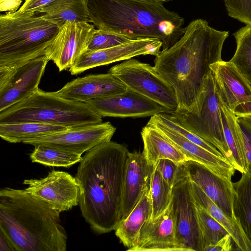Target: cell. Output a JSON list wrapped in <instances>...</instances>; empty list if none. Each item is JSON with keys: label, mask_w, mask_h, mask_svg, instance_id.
I'll return each mask as SVG.
<instances>
[{"label": "cell", "mask_w": 251, "mask_h": 251, "mask_svg": "<svg viewBox=\"0 0 251 251\" xmlns=\"http://www.w3.org/2000/svg\"><path fill=\"white\" fill-rule=\"evenodd\" d=\"M228 34L212 27L206 20L196 19L175 44L155 56L154 67L175 91L176 112H199L210 66L222 60V50Z\"/></svg>", "instance_id": "cell-1"}, {"label": "cell", "mask_w": 251, "mask_h": 251, "mask_svg": "<svg viewBox=\"0 0 251 251\" xmlns=\"http://www.w3.org/2000/svg\"><path fill=\"white\" fill-rule=\"evenodd\" d=\"M128 151L113 141L100 144L86 152L75 178L81 214L99 234L115 230L121 221L124 176Z\"/></svg>", "instance_id": "cell-2"}, {"label": "cell", "mask_w": 251, "mask_h": 251, "mask_svg": "<svg viewBox=\"0 0 251 251\" xmlns=\"http://www.w3.org/2000/svg\"><path fill=\"white\" fill-rule=\"evenodd\" d=\"M91 23L98 29L132 40L154 38L163 50L183 35L184 19L158 0H88Z\"/></svg>", "instance_id": "cell-3"}, {"label": "cell", "mask_w": 251, "mask_h": 251, "mask_svg": "<svg viewBox=\"0 0 251 251\" xmlns=\"http://www.w3.org/2000/svg\"><path fill=\"white\" fill-rule=\"evenodd\" d=\"M0 228L19 251H66L60 212L25 189L0 191Z\"/></svg>", "instance_id": "cell-4"}, {"label": "cell", "mask_w": 251, "mask_h": 251, "mask_svg": "<svg viewBox=\"0 0 251 251\" xmlns=\"http://www.w3.org/2000/svg\"><path fill=\"white\" fill-rule=\"evenodd\" d=\"M59 29L35 13L18 10L1 15L0 68L18 67L44 55Z\"/></svg>", "instance_id": "cell-5"}, {"label": "cell", "mask_w": 251, "mask_h": 251, "mask_svg": "<svg viewBox=\"0 0 251 251\" xmlns=\"http://www.w3.org/2000/svg\"><path fill=\"white\" fill-rule=\"evenodd\" d=\"M30 122L73 128L101 123L102 120L86 102L39 88L29 97L0 111V124Z\"/></svg>", "instance_id": "cell-6"}, {"label": "cell", "mask_w": 251, "mask_h": 251, "mask_svg": "<svg viewBox=\"0 0 251 251\" xmlns=\"http://www.w3.org/2000/svg\"><path fill=\"white\" fill-rule=\"evenodd\" d=\"M221 103L211 72L206 79L205 93L199 112L176 111L170 114L174 120L216 147L232 164L222 120Z\"/></svg>", "instance_id": "cell-7"}, {"label": "cell", "mask_w": 251, "mask_h": 251, "mask_svg": "<svg viewBox=\"0 0 251 251\" xmlns=\"http://www.w3.org/2000/svg\"><path fill=\"white\" fill-rule=\"evenodd\" d=\"M108 73L119 78L128 89L161 104L171 113L177 110L174 88L154 66L131 58L113 66Z\"/></svg>", "instance_id": "cell-8"}, {"label": "cell", "mask_w": 251, "mask_h": 251, "mask_svg": "<svg viewBox=\"0 0 251 251\" xmlns=\"http://www.w3.org/2000/svg\"><path fill=\"white\" fill-rule=\"evenodd\" d=\"M49 61L44 55L18 67L0 68V111L29 97L39 89Z\"/></svg>", "instance_id": "cell-9"}, {"label": "cell", "mask_w": 251, "mask_h": 251, "mask_svg": "<svg viewBox=\"0 0 251 251\" xmlns=\"http://www.w3.org/2000/svg\"><path fill=\"white\" fill-rule=\"evenodd\" d=\"M172 201L179 244L185 251H203V239L188 176L173 187Z\"/></svg>", "instance_id": "cell-10"}, {"label": "cell", "mask_w": 251, "mask_h": 251, "mask_svg": "<svg viewBox=\"0 0 251 251\" xmlns=\"http://www.w3.org/2000/svg\"><path fill=\"white\" fill-rule=\"evenodd\" d=\"M116 130L109 122L69 128L60 132L24 142L57 148L82 155L95 146L111 141Z\"/></svg>", "instance_id": "cell-11"}, {"label": "cell", "mask_w": 251, "mask_h": 251, "mask_svg": "<svg viewBox=\"0 0 251 251\" xmlns=\"http://www.w3.org/2000/svg\"><path fill=\"white\" fill-rule=\"evenodd\" d=\"M210 68L222 103L237 117H251V88L233 65L221 60Z\"/></svg>", "instance_id": "cell-12"}, {"label": "cell", "mask_w": 251, "mask_h": 251, "mask_svg": "<svg viewBox=\"0 0 251 251\" xmlns=\"http://www.w3.org/2000/svg\"><path fill=\"white\" fill-rule=\"evenodd\" d=\"M25 189L59 212L68 211L78 204L80 191L75 177L59 171L50 172L45 177L25 179Z\"/></svg>", "instance_id": "cell-13"}, {"label": "cell", "mask_w": 251, "mask_h": 251, "mask_svg": "<svg viewBox=\"0 0 251 251\" xmlns=\"http://www.w3.org/2000/svg\"><path fill=\"white\" fill-rule=\"evenodd\" d=\"M95 29V25L88 23L66 22L59 27L45 55L53 62L60 71L70 69L86 50Z\"/></svg>", "instance_id": "cell-14"}, {"label": "cell", "mask_w": 251, "mask_h": 251, "mask_svg": "<svg viewBox=\"0 0 251 251\" xmlns=\"http://www.w3.org/2000/svg\"><path fill=\"white\" fill-rule=\"evenodd\" d=\"M162 43L154 38L134 40L112 48L100 50H86L69 69L72 75H76L95 67L132 58L139 55L157 56Z\"/></svg>", "instance_id": "cell-15"}, {"label": "cell", "mask_w": 251, "mask_h": 251, "mask_svg": "<svg viewBox=\"0 0 251 251\" xmlns=\"http://www.w3.org/2000/svg\"><path fill=\"white\" fill-rule=\"evenodd\" d=\"M85 102L102 117L139 118L163 113H171L164 106L128 88L122 94Z\"/></svg>", "instance_id": "cell-16"}, {"label": "cell", "mask_w": 251, "mask_h": 251, "mask_svg": "<svg viewBox=\"0 0 251 251\" xmlns=\"http://www.w3.org/2000/svg\"><path fill=\"white\" fill-rule=\"evenodd\" d=\"M127 251H185L176 238L172 201L162 214L144 223L136 244Z\"/></svg>", "instance_id": "cell-17"}, {"label": "cell", "mask_w": 251, "mask_h": 251, "mask_svg": "<svg viewBox=\"0 0 251 251\" xmlns=\"http://www.w3.org/2000/svg\"><path fill=\"white\" fill-rule=\"evenodd\" d=\"M153 169L143 152L128 151L124 176L121 221L127 217L143 195L150 191Z\"/></svg>", "instance_id": "cell-18"}, {"label": "cell", "mask_w": 251, "mask_h": 251, "mask_svg": "<svg viewBox=\"0 0 251 251\" xmlns=\"http://www.w3.org/2000/svg\"><path fill=\"white\" fill-rule=\"evenodd\" d=\"M127 90L119 78L107 73L77 78L68 82L55 93L66 99L85 102L93 99L120 95Z\"/></svg>", "instance_id": "cell-19"}, {"label": "cell", "mask_w": 251, "mask_h": 251, "mask_svg": "<svg viewBox=\"0 0 251 251\" xmlns=\"http://www.w3.org/2000/svg\"><path fill=\"white\" fill-rule=\"evenodd\" d=\"M186 166L190 180L197 184L226 215L236 219L233 210V185L231 180L193 160H187Z\"/></svg>", "instance_id": "cell-20"}, {"label": "cell", "mask_w": 251, "mask_h": 251, "mask_svg": "<svg viewBox=\"0 0 251 251\" xmlns=\"http://www.w3.org/2000/svg\"><path fill=\"white\" fill-rule=\"evenodd\" d=\"M161 131L185 155L188 160L199 162L217 175L231 180L235 169L225 158L218 156L180 135L158 122L153 116L147 123Z\"/></svg>", "instance_id": "cell-21"}, {"label": "cell", "mask_w": 251, "mask_h": 251, "mask_svg": "<svg viewBox=\"0 0 251 251\" xmlns=\"http://www.w3.org/2000/svg\"><path fill=\"white\" fill-rule=\"evenodd\" d=\"M141 135L144 144L143 152L151 165L154 166L161 159L177 163L188 160L180 150L155 127L147 124L142 128Z\"/></svg>", "instance_id": "cell-22"}, {"label": "cell", "mask_w": 251, "mask_h": 251, "mask_svg": "<svg viewBox=\"0 0 251 251\" xmlns=\"http://www.w3.org/2000/svg\"><path fill=\"white\" fill-rule=\"evenodd\" d=\"M152 208L150 191L146 192L127 216L120 222L115 234L121 242L131 249L136 244L140 230L144 223L151 218Z\"/></svg>", "instance_id": "cell-23"}, {"label": "cell", "mask_w": 251, "mask_h": 251, "mask_svg": "<svg viewBox=\"0 0 251 251\" xmlns=\"http://www.w3.org/2000/svg\"><path fill=\"white\" fill-rule=\"evenodd\" d=\"M190 182L195 201L226 228L237 248V250L251 251V243L237 220L226 215L197 184L191 181Z\"/></svg>", "instance_id": "cell-24"}, {"label": "cell", "mask_w": 251, "mask_h": 251, "mask_svg": "<svg viewBox=\"0 0 251 251\" xmlns=\"http://www.w3.org/2000/svg\"><path fill=\"white\" fill-rule=\"evenodd\" d=\"M221 117L225 139L232 158V166L242 174L246 173L249 170V165L240 127L236 115L222 102Z\"/></svg>", "instance_id": "cell-25"}, {"label": "cell", "mask_w": 251, "mask_h": 251, "mask_svg": "<svg viewBox=\"0 0 251 251\" xmlns=\"http://www.w3.org/2000/svg\"><path fill=\"white\" fill-rule=\"evenodd\" d=\"M68 128L65 126L32 122L0 124V136L9 143H24Z\"/></svg>", "instance_id": "cell-26"}, {"label": "cell", "mask_w": 251, "mask_h": 251, "mask_svg": "<svg viewBox=\"0 0 251 251\" xmlns=\"http://www.w3.org/2000/svg\"><path fill=\"white\" fill-rule=\"evenodd\" d=\"M233 185L234 215L251 243V167Z\"/></svg>", "instance_id": "cell-27"}, {"label": "cell", "mask_w": 251, "mask_h": 251, "mask_svg": "<svg viewBox=\"0 0 251 251\" xmlns=\"http://www.w3.org/2000/svg\"><path fill=\"white\" fill-rule=\"evenodd\" d=\"M88 0H70L49 9L41 16L56 24L59 27L68 21L91 22Z\"/></svg>", "instance_id": "cell-28"}, {"label": "cell", "mask_w": 251, "mask_h": 251, "mask_svg": "<svg viewBox=\"0 0 251 251\" xmlns=\"http://www.w3.org/2000/svg\"><path fill=\"white\" fill-rule=\"evenodd\" d=\"M237 47L229 61L251 88V25H246L233 33Z\"/></svg>", "instance_id": "cell-29"}, {"label": "cell", "mask_w": 251, "mask_h": 251, "mask_svg": "<svg viewBox=\"0 0 251 251\" xmlns=\"http://www.w3.org/2000/svg\"><path fill=\"white\" fill-rule=\"evenodd\" d=\"M30 155L32 162L45 166L69 168L80 162L81 155L42 145L34 147Z\"/></svg>", "instance_id": "cell-30"}, {"label": "cell", "mask_w": 251, "mask_h": 251, "mask_svg": "<svg viewBox=\"0 0 251 251\" xmlns=\"http://www.w3.org/2000/svg\"><path fill=\"white\" fill-rule=\"evenodd\" d=\"M172 189L154 166L150 188L151 220L155 219L168 208L172 199Z\"/></svg>", "instance_id": "cell-31"}, {"label": "cell", "mask_w": 251, "mask_h": 251, "mask_svg": "<svg viewBox=\"0 0 251 251\" xmlns=\"http://www.w3.org/2000/svg\"><path fill=\"white\" fill-rule=\"evenodd\" d=\"M195 204L204 248L207 245L215 244L225 235L229 234L221 224L196 201Z\"/></svg>", "instance_id": "cell-32"}, {"label": "cell", "mask_w": 251, "mask_h": 251, "mask_svg": "<svg viewBox=\"0 0 251 251\" xmlns=\"http://www.w3.org/2000/svg\"><path fill=\"white\" fill-rule=\"evenodd\" d=\"M152 116L163 125L189 141L218 156L224 157L222 153L216 147L174 120L170 113H160Z\"/></svg>", "instance_id": "cell-33"}, {"label": "cell", "mask_w": 251, "mask_h": 251, "mask_svg": "<svg viewBox=\"0 0 251 251\" xmlns=\"http://www.w3.org/2000/svg\"><path fill=\"white\" fill-rule=\"evenodd\" d=\"M134 40L117 33L95 29L87 46L86 50H100L112 48Z\"/></svg>", "instance_id": "cell-34"}, {"label": "cell", "mask_w": 251, "mask_h": 251, "mask_svg": "<svg viewBox=\"0 0 251 251\" xmlns=\"http://www.w3.org/2000/svg\"><path fill=\"white\" fill-rule=\"evenodd\" d=\"M154 166L163 178L172 187L187 176L186 162L177 163L170 159H161Z\"/></svg>", "instance_id": "cell-35"}, {"label": "cell", "mask_w": 251, "mask_h": 251, "mask_svg": "<svg viewBox=\"0 0 251 251\" xmlns=\"http://www.w3.org/2000/svg\"><path fill=\"white\" fill-rule=\"evenodd\" d=\"M228 15L251 25V0H224Z\"/></svg>", "instance_id": "cell-36"}, {"label": "cell", "mask_w": 251, "mask_h": 251, "mask_svg": "<svg viewBox=\"0 0 251 251\" xmlns=\"http://www.w3.org/2000/svg\"><path fill=\"white\" fill-rule=\"evenodd\" d=\"M69 0H25L19 10L44 14L50 8Z\"/></svg>", "instance_id": "cell-37"}, {"label": "cell", "mask_w": 251, "mask_h": 251, "mask_svg": "<svg viewBox=\"0 0 251 251\" xmlns=\"http://www.w3.org/2000/svg\"><path fill=\"white\" fill-rule=\"evenodd\" d=\"M237 121L242 133L245 153L249 167H251V117H237Z\"/></svg>", "instance_id": "cell-38"}, {"label": "cell", "mask_w": 251, "mask_h": 251, "mask_svg": "<svg viewBox=\"0 0 251 251\" xmlns=\"http://www.w3.org/2000/svg\"><path fill=\"white\" fill-rule=\"evenodd\" d=\"M233 240L230 234H227L214 244L206 246L203 251H231L233 249Z\"/></svg>", "instance_id": "cell-39"}, {"label": "cell", "mask_w": 251, "mask_h": 251, "mask_svg": "<svg viewBox=\"0 0 251 251\" xmlns=\"http://www.w3.org/2000/svg\"><path fill=\"white\" fill-rule=\"evenodd\" d=\"M0 251H19L10 238L0 228Z\"/></svg>", "instance_id": "cell-40"}, {"label": "cell", "mask_w": 251, "mask_h": 251, "mask_svg": "<svg viewBox=\"0 0 251 251\" xmlns=\"http://www.w3.org/2000/svg\"><path fill=\"white\" fill-rule=\"evenodd\" d=\"M22 1V0H8L0 2V11L15 12Z\"/></svg>", "instance_id": "cell-41"}, {"label": "cell", "mask_w": 251, "mask_h": 251, "mask_svg": "<svg viewBox=\"0 0 251 251\" xmlns=\"http://www.w3.org/2000/svg\"><path fill=\"white\" fill-rule=\"evenodd\" d=\"M159 0V1H161L163 2H167V1L173 0Z\"/></svg>", "instance_id": "cell-42"}, {"label": "cell", "mask_w": 251, "mask_h": 251, "mask_svg": "<svg viewBox=\"0 0 251 251\" xmlns=\"http://www.w3.org/2000/svg\"><path fill=\"white\" fill-rule=\"evenodd\" d=\"M7 0H0V2H3L5 1H7Z\"/></svg>", "instance_id": "cell-43"}]
</instances>
